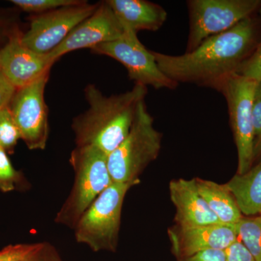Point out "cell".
Returning a JSON list of instances; mask_svg holds the SVG:
<instances>
[{"label": "cell", "instance_id": "cell-2", "mask_svg": "<svg viewBox=\"0 0 261 261\" xmlns=\"http://www.w3.org/2000/svg\"><path fill=\"white\" fill-rule=\"evenodd\" d=\"M147 87L135 84L124 93L106 96L94 84L84 89L89 108L72 123L76 147H92L109 155L129 133Z\"/></svg>", "mask_w": 261, "mask_h": 261}, {"label": "cell", "instance_id": "cell-22", "mask_svg": "<svg viewBox=\"0 0 261 261\" xmlns=\"http://www.w3.org/2000/svg\"><path fill=\"white\" fill-rule=\"evenodd\" d=\"M237 73L257 82L261 81V40L250 58L239 68Z\"/></svg>", "mask_w": 261, "mask_h": 261}, {"label": "cell", "instance_id": "cell-11", "mask_svg": "<svg viewBox=\"0 0 261 261\" xmlns=\"http://www.w3.org/2000/svg\"><path fill=\"white\" fill-rule=\"evenodd\" d=\"M124 31L107 2H102L90 16L79 24L58 47L47 55L55 63L71 51L85 48L92 49L99 44L116 40Z\"/></svg>", "mask_w": 261, "mask_h": 261}, {"label": "cell", "instance_id": "cell-5", "mask_svg": "<svg viewBox=\"0 0 261 261\" xmlns=\"http://www.w3.org/2000/svg\"><path fill=\"white\" fill-rule=\"evenodd\" d=\"M137 185L113 182L98 196L73 228L77 243L87 245L94 252H116L125 197Z\"/></svg>", "mask_w": 261, "mask_h": 261}, {"label": "cell", "instance_id": "cell-8", "mask_svg": "<svg viewBox=\"0 0 261 261\" xmlns=\"http://www.w3.org/2000/svg\"><path fill=\"white\" fill-rule=\"evenodd\" d=\"M92 51L121 63L135 84L155 89H175L178 87L176 82L161 71L152 51L148 50L140 42L137 33L132 31L125 30L116 40L99 44Z\"/></svg>", "mask_w": 261, "mask_h": 261}, {"label": "cell", "instance_id": "cell-30", "mask_svg": "<svg viewBox=\"0 0 261 261\" xmlns=\"http://www.w3.org/2000/svg\"><path fill=\"white\" fill-rule=\"evenodd\" d=\"M257 219L258 220V221H260L261 222V214L260 215H258V216H257Z\"/></svg>", "mask_w": 261, "mask_h": 261}, {"label": "cell", "instance_id": "cell-9", "mask_svg": "<svg viewBox=\"0 0 261 261\" xmlns=\"http://www.w3.org/2000/svg\"><path fill=\"white\" fill-rule=\"evenodd\" d=\"M98 4L83 1L80 4L34 15L29 30L20 36V40L24 46L35 53L49 54L79 24L95 11Z\"/></svg>", "mask_w": 261, "mask_h": 261}, {"label": "cell", "instance_id": "cell-17", "mask_svg": "<svg viewBox=\"0 0 261 261\" xmlns=\"http://www.w3.org/2000/svg\"><path fill=\"white\" fill-rule=\"evenodd\" d=\"M243 215L261 214V159L244 174H236L225 184Z\"/></svg>", "mask_w": 261, "mask_h": 261}, {"label": "cell", "instance_id": "cell-1", "mask_svg": "<svg viewBox=\"0 0 261 261\" xmlns=\"http://www.w3.org/2000/svg\"><path fill=\"white\" fill-rule=\"evenodd\" d=\"M260 40L261 20L253 15L229 30L207 38L190 53L171 56L152 51V54L161 71L173 82L214 89L238 73Z\"/></svg>", "mask_w": 261, "mask_h": 261}, {"label": "cell", "instance_id": "cell-3", "mask_svg": "<svg viewBox=\"0 0 261 261\" xmlns=\"http://www.w3.org/2000/svg\"><path fill=\"white\" fill-rule=\"evenodd\" d=\"M108 157L94 147L75 146L69 159L74 181L69 195L57 213V224L74 228L91 204L113 183Z\"/></svg>", "mask_w": 261, "mask_h": 261}, {"label": "cell", "instance_id": "cell-6", "mask_svg": "<svg viewBox=\"0 0 261 261\" xmlns=\"http://www.w3.org/2000/svg\"><path fill=\"white\" fill-rule=\"evenodd\" d=\"M257 82L233 73L216 84L214 89L227 103L230 125L238 150L237 174H244L253 166V108Z\"/></svg>", "mask_w": 261, "mask_h": 261}, {"label": "cell", "instance_id": "cell-21", "mask_svg": "<svg viewBox=\"0 0 261 261\" xmlns=\"http://www.w3.org/2000/svg\"><path fill=\"white\" fill-rule=\"evenodd\" d=\"M20 175L10 162L6 151L0 146V190L10 192L15 190Z\"/></svg>", "mask_w": 261, "mask_h": 261}, {"label": "cell", "instance_id": "cell-19", "mask_svg": "<svg viewBox=\"0 0 261 261\" xmlns=\"http://www.w3.org/2000/svg\"><path fill=\"white\" fill-rule=\"evenodd\" d=\"M21 139L20 130L9 106L0 111V146L5 151H11Z\"/></svg>", "mask_w": 261, "mask_h": 261}, {"label": "cell", "instance_id": "cell-16", "mask_svg": "<svg viewBox=\"0 0 261 261\" xmlns=\"http://www.w3.org/2000/svg\"><path fill=\"white\" fill-rule=\"evenodd\" d=\"M194 179L197 191L220 224L235 226L243 219L238 202L225 184L221 185L198 177Z\"/></svg>", "mask_w": 261, "mask_h": 261}, {"label": "cell", "instance_id": "cell-25", "mask_svg": "<svg viewBox=\"0 0 261 261\" xmlns=\"http://www.w3.org/2000/svg\"><path fill=\"white\" fill-rule=\"evenodd\" d=\"M254 163L261 159V100L255 99L253 108Z\"/></svg>", "mask_w": 261, "mask_h": 261}, {"label": "cell", "instance_id": "cell-10", "mask_svg": "<svg viewBox=\"0 0 261 261\" xmlns=\"http://www.w3.org/2000/svg\"><path fill=\"white\" fill-rule=\"evenodd\" d=\"M49 72L27 87L16 89L9 105L22 140L33 150L47 147L49 123L44 91Z\"/></svg>", "mask_w": 261, "mask_h": 261}, {"label": "cell", "instance_id": "cell-15", "mask_svg": "<svg viewBox=\"0 0 261 261\" xmlns=\"http://www.w3.org/2000/svg\"><path fill=\"white\" fill-rule=\"evenodd\" d=\"M124 30L156 32L164 25L168 13L162 6L147 0H108Z\"/></svg>", "mask_w": 261, "mask_h": 261}, {"label": "cell", "instance_id": "cell-14", "mask_svg": "<svg viewBox=\"0 0 261 261\" xmlns=\"http://www.w3.org/2000/svg\"><path fill=\"white\" fill-rule=\"evenodd\" d=\"M169 194L176 207L174 222L176 226L193 227L220 224L197 191L194 178L172 180L169 183Z\"/></svg>", "mask_w": 261, "mask_h": 261}, {"label": "cell", "instance_id": "cell-23", "mask_svg": "<svg viewBox=\"0 0 261 261\" xmlns=\"http://www.w3.org/2000/svg\"><path fill=\"white\" fill-rule=\"evenodd\" d=\"M23 261H63L56 247L49 243H37Z\"/></svg>", "mask_w": 261, "mask_h": 261}, {"label": "cell", "instance_id": "cell-7", "mask_svg": "<svg viewBox=\"0 0 261 261\" xmlns=\"http://www.w3.org/2000/svg\"><path fill=\"white\" fill-rule=\"evenodd\" d=\"M190 33L186 53L213 36L229 30L255 15L261 0H190L187 2Z\"/></svg>", "mask_w": 261, "mask_h": 261}, {"label": "cell", "instance_id": "cell-29", "mask_svg": "<svg viewBox=\"0 0 261 261\" xmlns=\"http://www.w3.org/2000/svg\"><path fill=\"white\" fill-rule=\"evenodd\" d=\"M256 98L257 99H260L261 100V81L257 82V89H256Z\"/></svg>", "mask_w": 261, "mask_h": 261}, {"label": "cell", "instance_id": "cell-4", "mask_svg": "<svg viewBox=\"0 0 261 261\" xmlns=\"http://www.w3.org/2000/svg\"><path fill=\"white\" fill-rule=\"evenodd\" d=\"M162 135L154 127L145 99L139 104L132 127L125 140L108 157L113 182L140 183V176L159 157Z\"/></svg>", "mask_w": 261, "mask_h": 261}, {"label": "cell", "instance_id": "cell-28", "mask_svg": "<svg viewBox=\"0 0 261 261\" xmlns=\"http://www.w3.org/2000/svg\"><path fill=\"white\" fill-rule=\"evenodd\" d=\"M176 261H226V252L221 250H205Z\"/></svg>", "mask_w": 261, "mask_h": 261}, {"label": "cell", "instance_id": "cell-20", "mask_svg": "<svg viewBox=\"0 0 261 261\" xmlns=\"http://www.w3.org/2000/svg\"><path fill=\"white\" fill-rule=\"evenodd\" d=\"M82 2L80 0H12L11 3L23 11L39 15L64 7L80 4Z\"/></svg>", "mask_w": 261, "mask_h": 261}, {"label": "cell", "instance_id": "cell-24", "mask_svg": "<svg viewBox=\"0 0 261 261\" xmlns=\"http://www.w3.org/2000/svg\"><path fill=\"white\" fill-rule=\"evenodd\" d=\"M35 244H18L5 247L0 250V261H23L35 247Z\"/></svg>", "mask_w": 261, "mask_h": 261}, {"label": "cell", "instance_id": "cell-26", "mask_svg": "<svg viewBox=\"0 0 261 261\" xmlns=\"http://www.w3.org/2000/svg\"><path fill=\"white\" fill-rule=\"evenodd\" d=\"M226 261H255L240 240L225 250Z\"/></svg>", "mask_w": 261, "mask_h": 261}, {"label": "cell", "instance_id": "cell-27", "mask_svg": "<svg viewBox=\"0 0 261 261\" xmlns=\"http://www.w3.org/2000/svg\"><path fill=\"white\" fill-rule=\"evenodd\" d=\"M16 89L0 71V111L9 106Z\"/></svg>", "mask_w": 261, "mask_h": 261}, {"label": "cell", "instance_id": "cell-18", "mask_svg": "<svg viewBox=\"0 0 261 261\" xmlns=\"http://www.w3.org/2000/svg\"><path fill=\"white\" fill-rule=\"evenodd\" d=\"M239 240L255 261H261V222L257 218L244 217L235 225Z\"/></svg>", "mask_w": 261, "mask_h": 261}, {"label": "cell", "instance_id": "cell-13", "mask_svg": "<svg viewBox=\"0 0 261 261\" xmlns=\"http://www.w3.org/2000/svg\"><path fill=\"white\" fill-rule=\"evenodd\" d=\"M53 61L47 55L29 49L18 34L12 36L0 49V71L15 89H21L50 71Z\"/></svg>", "mask_w": 261, "mask_h": 261}, {"label": "cell", "instance_id": "cell-12", "mask_svg": "<svg viewBox=\"0 0 261 261\" xmlns=\"http://www.w3.org/2000/svg\"><path fill=\"white\" fill-rule=\"evenodd\" d=\"M171 251L177 259L209 250H225L239 240L235 226L221 224L168 229Z\"/></svg>", "mask_w": 261, "mask_h": 261}, {"label": "cell", "instance_id": "cell-31", "mask_svg": "<svg viewBox=\"0 0 261 261\" xmlns=\"http://www.w3.org/2000/svg\"><path fill=\"white\" fill-rule=\"evenodd\" d=\"M258 12H259V13H260V17H261V7L260 8V9H259Z\"/></svg>", "mask_w": 261, "mask_h": 261}]
</instances>
